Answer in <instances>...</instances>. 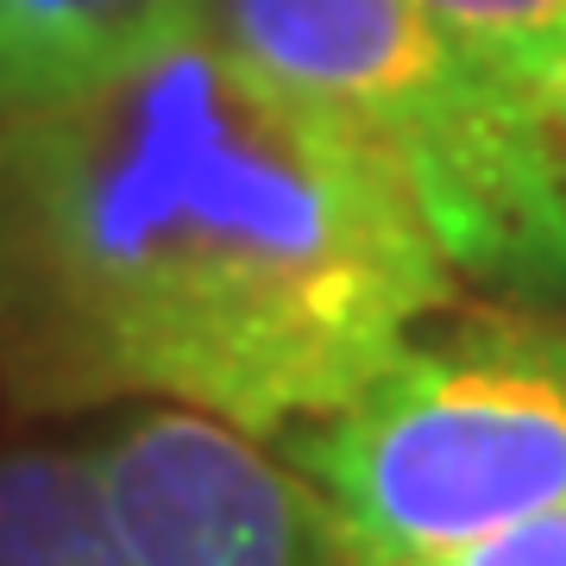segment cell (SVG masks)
<instances>
[{
	"instance_id": "6da1fadb",
	"label": "cell",
	"mask_w": 566,
	"mask_h": 566,
	"mask_svg": "<svg viewBox=\"0 0 566 566\" xmlns=\"http://www.w3.org/2000/svg\"><path fill=\"white\" fill-rule=\"evenodd\" d=\"M460 271L397 177L202 25L0 114V390L259 441L353 403Z\"/></svg>"
},
{
	"instance_id": "7a4b0ae2",
	"label": "cell",
	"mask_w": 566,
	"mask_h": 566,
	"mask_svg": "<svg viewBox=\"0 0 566 566\" xmlns=\"http://www.w3.org/2000/svg\"><path fill=\"white\" fill-rule=\"evenodd\" d=\"M208 25L385 164L460 277L566 303V139L428 0H214Z\"/></svg>"
},
{
	"instance_id": "3957f363",
	"label": "cell",
	"mask_w": 566,
	"mask_h": 566,
	"mask_svg": "<svg viewBox=\"0 0 566 566\" xmlns=\"http://www.w3.org/2000/svg\"><path fill=\"white\" fill-rule=\"evenodd\" d=\"M359 566H409L566 504V327L416 340L322 422L277 434Z\"/></svg>"
},
{
	"instance_id": "277c9868",
	"label": "cell",
	"mask_w": 566,
	"mask_h": 566,
	"mask_svg": "<svg viewBox=\"0 0 566 566\" xmlns=\"http://www.w3.org/2000/svg\"><path fill=\"white\" fill-rule=\"evenodd\" d=\"M88 465L139 566H359L322 491L233 422L151 403Z\"/></svg>"
},
{
	"instance_id": "5b68a950",
	"label": "cell",
	"mask_w": 566,
	"mask_h": 566,
	"mask_svg": "<svg viewBox=\"0 0 566 566\" xmlns=\"http://www.w3.org/2000/svg\"><path fill=\"white\" fill-rule=\"evenodd\" d=\"M214 20V0H0V114L63 102Z\"/></svg>"
},
{
	"instance_id": "8992f818",
	"label": "cell",
	"mask_w": 566,
	"mask_h": 566,
	"mask_svg": "<svg viewBox=\"0 0 566 566\" xmlns=\"http://www.w3.org/2000/svg\"><path fill=\"white\" fill-rule=\"evenodd\" d=\"M0 566H139L114 528L88 447L0 453Z\"/></svg>"
},
{
	"instance_id": "52a82bcc",
	"label": "cell",
	"mask_w": 566,
	"mask_h": 566,
	"mask_svg": "<svg viewBox=\"0 0 566 566\" xmlns=\"http://www.w3.org/2000/svg\"><path fill=\"white\" fill-rule=\"evenodd\" d=\"M479 57L554 120L566 82V0H428Z\"/></svg>"
},
{
	"instance_id": "ba28073f",
	"label": "cell",
	"mask_w": 566,
	"mask_h": 566,
	"mask_svg": "<svg viewBox=\"0 0 566 566\" xmlns=\"http://www.w3.org/2000/svg\"><path fill=\"white\" fill-rule=\"evenodd\" d=\"M409 566H566V504L523 516L510 528H491V535L447 547V554H422Z\"/></svg>"
},
{
	"instance_id": "9c48e42d",
	"label": "cell",
	"mask_w": 566,
	"mask_h": 566,
	"mask_svg": "<svg viewBox=\"0 0 566 566\" xmlns=\"http://www.w3.org/2000/svg\"><path fill=\"white\" fill-rule=\"evenodd\" d=\"M554 133L566 139V82H560V95H554Z\"/></svg>"
}]
</instances>
